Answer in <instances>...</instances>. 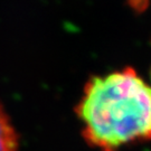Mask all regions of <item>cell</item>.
<instances>
[{"label":"cell","instance_id":"2","mask_svg":"<svg viewBox=\"0 0 151 151\" xmlns=\"http://www.w3.org/2000/svg\"><path fill=\"white\" fill-rule=\"evenodd\" d=\"M19 138L10 118L0 103V151H18Z\"/></svg>","mask_w":151,"mask_h":151},{"label":"cell","instance_id":"1","mask_svg":"<svg viewBox=\"0 0 151 151\" xmlns=\"http://www.w3.org/2000/svg\"><path fill=\"white\" fill-rule=\"evenodd\" d=\"M75 112L85 142L100 151L151 140V85L132 67L91 77Z\"/></svg>","mask_w":151,"mask_h":151},{"label":"cell","instance_id":"3","mask_svg":"<svg viewBox=\"0 0 151 151\" xmlns=\"http://www.w3.org/2000/svg\"><path fill=\"white\" fill-rule=\"evenodd\" d=\"M150 81H151V70H150ZM151 85V84H150Z\"/></svg>","mask_w":151,"mask_h":151}]
</instances>
